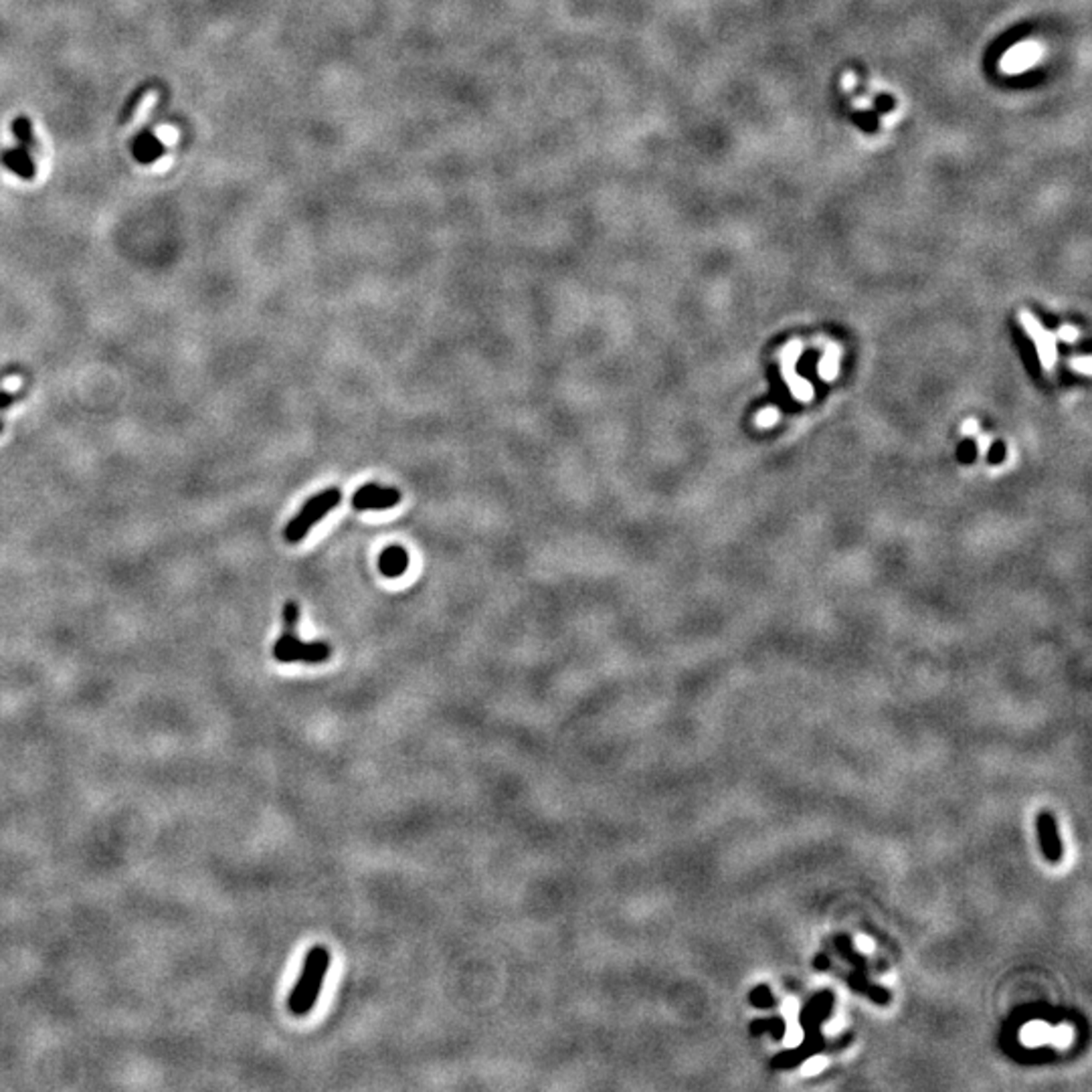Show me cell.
I'll use <instances>...</instances> for the list:
<instances>
[{"mask_svg": "<svg viewBox=\"0 0 1092 1092\" xmlns=\"http://www.w3.org/2000/svg\"><path fill=\"white\" fill-rule=\"evenodd\" d=\"M328 967H330V951L324 945L312 946L310 953L306 955L302 975H300V979H297V984L294 985L292 993H289V1000H287V1008L294 1015H300L302 1018V1015H308L312 1012V1008L320 997L324 977H326Z\"/></svg>", "mask_w": 1092, "mask_h": 1092, "instance_id": "obj_1", "label": "cell"}, {"mask_svg": "<svg viewBox=\"0 0 1092 1092\" xmlns=\"http://www.w3.org/2000/svg\"><path fill=\"white\" fill-rule=\"evenodd\" d=\"M340 500H343V492H340L338 488H326L320 494H315V496H312L284 528L286 542H289V544L302 542L312 531V526H315L320 520L326 518L330 512L340 504Z\"/></svg>", "mask_w": 1092, "mask_h": 1092, "instance_id": "obj_2", "label": "cell"}, {"mask_svg": "<svg viewBox=\"0 0 1092 1092\" xmlns=\"http://www.w3.org/2000/svg\"><path fill=\"white\" fill-rule=\"evenodd\" d=\"M330 645L326 642H302L296 631H286L273 644V658L281 664H322L330 658Z\"/></svg>", "mask_w": 1092, "mask_h": 1092, "instance_id": "obj_3", "label": "cell"}, {"mask_svg": "<svg viewBox=\"0 0 1092 1092\" xmlns=\"http://www.w3.org/2000/svg\"><path fill=\"white\" fill-rule=\"evenodd\" d=\"M400 492L397 488H387L381 484H364L354 492L353 508L358 512L366 510H389L400 502Z\"/></svg>", "mask_w": 1092, "mask_h": 1092, "instance_id": "obj_4", "label": "cell"}, {"mask_svg": "<svg viewBox=\"0 0 1092 1092\" xmlns=\"http://www.w3.org/2000/svg\"><path fill=\"white\" fill-rule=\"evenodd\" d=\"M1042 51L1044 49L1040 47L1036 41L1020 42V45L1005 51V55L1002 57V63H1000L1002 71H1005L1008 75H1020L1021 71L1030 70L1031 65H1036L1040 61Z\"/></svg>", "mask_w": 1092, "mask_h": 1092, "instance_id": "obj_5", "label": "cell"}, {"mask_svg": "<svg viewBox=\"0 0 1092 1092\" xmlns=\"http://www.w3.org/2000/svg\"><path fill=\"white\" fill-rule=\"evenodd\" d=\"M165 155V144H162L150 130H142L132 142V156L140 165H155L156 160Z\"/></svg>", "mask_w": 1092, "mask_h": 1092, "instance_id": "obj_6", "label": "cell"}, {"mask_svg": "<svg viewBox=\"0 0 1092 1092\" xmlns=\"http://www.w3.org/2000/svg\"><path fill=\"white\" fill-rule=\"evenodd\" d=\"M0 160H3V165L11 170L13 174L24 178V181H31V178H35V174H37L35 162H33V158L29 155V148H24V146L5 150L3 155H0Z\"/></svg>", "mask_w": 1092, "mask_h": 1092, "instance_id": "obj_7", "label": "cell"}, {"mask_svg": "<svg viewBox=\"0 0 1092 1092\" xmlns=\"http://www.w3.org/2000/svg\"><path fill=\"white\" fill-rule=\"evenodd\" d=\"M409 569V552L403 546H387L379 557V570L387 579H399Z\"/></svg>", "mask_w": 1092, "mask_h": 1092, "instance_id": "obj_8", "label": "cell"}, {"mask_svg": "<svg viewBox=\"0 0 1092 1092\" xmlns=\"http://www.w3.org/2000/svg\"><path fill=\"white\" fill-rule=\"evenodd\" d=\"M1038 833H1040V842H1042V850L1044 854L1050 858L1052 861L1060 860L1062 856V843L1058 840L1056 835V827L1050 814H1040L1038 817Z\"/></svg>", "mask_w": 1092, "mask_h": 1092, "instance_id": "obj_9", "label": "cell"}, {"mask_svg": "<svg viewBox=\"0 0 1092 1092\" xmlns=\"http://www.w3.org/2000/svg\"><path fill=\"white\" fill-rule=\"evenodd\" d=\"M1050 1026L1044 1021H1031L1028 1023L1026 1028L1021 1031V1040L1028 1046H1040V1044H1048L1050 1042Z\"/></svg>", "mask_w": 1092, "mask_h": 1092, "instance_id": "obj_10", "label": "cell"}, {"mask_svg": "<svg viewBox=\"0 0 1092 1092\" xmlns=\"http://www.w3.org/2000/svg\"><path fill=\"white\" fill-rule=\"evenodd\" d=\"M13 134H14V138L21 142V146H24V148H33V146H35V136H33V126H31V119L27 116L14 118Z\"/></svg>", "mask_w": 1092, "mask_h": 1092, "instance_id": "obj_11", "label": "cell"}, {"mask_svg": "<svg viewBox=\"0 0 1092 1092\" xmlns=\"http://www.w3.org/2000/svg\"><path fill=\"white\" fill-rule=\"evenodd\" d=\"M300 616H302L300 605H297L296 601H287L284 605V613H281V619H284L286 631H296L297 629V624H300Z\"/></svg>", "mask_w": 1092, "mask_h": 1092, "instance_id": "obj_12", "label": "cell"}, {"mask_svg": "<svg viewBox=\"0 0 1092 1092\" xmlns=\"http://www.w3.org/2000/svg\"><path fill=\"white\" fill-rule=\"evenodd\" d=\"M1070 1042H1072L1070 1026H1058V1028L1050 1030V1044L1066 1048V1046H1070Z\"/></svg>", "mask_w": 1092, "mask_h": 1092, "instance_id": "obj_13", "label": "cell"}, {"mask_svg": "<svg viewBox=\"0 0 1092 1092\" xmlns=\"http://www.w3.org/2000/svg\"><path fill=\"white\" fill-rule=\"evenodd\" d=\"M825 1064H827L825 1058L817 1056V1058H812V1060H807L804 1064V1068H801V1072H804V1077H814V1074L822 1072L825 1068Z\"/></svg>", "mask_w": 1092, "mask_h": 1092, "instance_id": "obj_14", "label": "cell"}, {"mask_svg": "<svg viewBox=\"0 0 1092 1092\" xmlns=\"http://www.w3.org/2000/svg\"><path fill=\"white\" fill-rule=\"evenodd\" d=\"M801 1040H804V1031H801V1028H797V1026H791L787 1030V1036H785V1042H787L789 1046H797V1044H801Z\"/></svg>", "mask_w": 1092, "mask_h": 1092, "instance_id": "obj_15", "label": "cell"}, {"mask_svg": "<svg viewBox=\"0 0 1092 1092\" xmlns=\"http://www.w3.org/2000/svg\"><path fill=\"white\" fill-rule=\"evenodd\" d=\"M783 1012L787 1015V1020H795V1015L799 1012V1005L795 1000H785L783 1002Z\"/></svg>", "mask_w": 1092, "mask_h": 1092, "instance_id": "obj_16", "label": "cell"}, {"mask_svg": "<svg viewBox=\"0 0 1092 1092\" xmlns=\"http://www.w3.org/2000/svg\"><path fill=\"white\" fill-rule=\"evenodd\" d=\"M14 395L8 391H0V411H5V409L11 407L14 403Z\"/></svg>", "mask_w": 1092, "mask_h": 1092, "instance_id": "obj_17", "label": "cell"}, {"mask_svg": "<svg viewBox=\"0 0 1092 1092\" xmlns=\"http://www.w3.org/2000/svg\"><path fill=\"white\" fill-rule=\"evenodd\" d=\"M856 943H858V949L861 953H872L874 951V945H872V941H870L868 937H858Z\"/></svg>", "mask_w": 1092, "mask_h": 1092, "instance_id": "obj_18", "label": "cell"}, {"mask_svg": "<svg viewBox=\"0 0 1092 1092\" xmlns=\"http://www.w3.org/2000/svg\"><path fill=\"white\" fill-rule=\"evenodd\" d=\"M775 419H777V411H763V415L758 417V423H761V425L769 423L771 425Z\"/></svg>", "mask_w": 1092, "mask_h": 1092, "instance_id": "obj_19", "label": "cell"}, {"mask_svg": "<svg viewBox=\"0 0 1092 1092\" xmlns=\"http://www.w3.org/2000/svg\"><path fill=\"white\" fill-rule=\"evenodd\" d=\"M3 428H5V423H3V419H0V433H3Z\"/></svg>", "mask_w": 1092, "mask_h": 1092, "instance_id": "obj_20", "label": "cell"}]
</instances>
